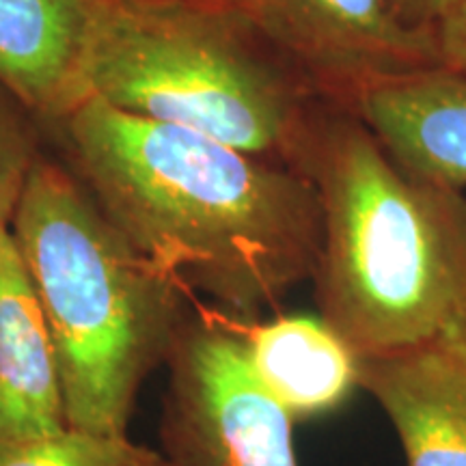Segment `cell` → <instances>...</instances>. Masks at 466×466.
I'll return each instance as SVG.
<instances>
[{
    "label": "cell",
    "instance_id": "obj_1",
    "mask_svg": "<svg viewBox=\"0 0 466 466\" xmlns=\"http://www.w3.org/2000/svg\"><path fill=\"white\" fill-rule=\"evenodd\" d=\"M46 127L110 223L214 311L255 322L311 281L322 217L296 168L96 97Z\"/></svg>",
    "mask_w": 466,
    "mask_h": 466
},
{
    "label": "cell",
    "instance_id": "obj_2",
    "mask_svg": "<svg viewBox=\"0 0 466 466\" xmlns=\"http://www.w3.org/2000/svg\"><path fill=\"white\" fill-rule=\"evenodd\" d=\"M318 192V316L357 357L466 324V190L404 171L352 110L319 104L296 160Z\"/></svg>",
    "mask_w": 466,
    "mask_h": 466
},
{
    "label": "cell",
    "instance_id": "obj_3",
    "mask_svg": "<svg viewBox=\"0 0 466 466\" xmlns=\"http://www.w3.org/2000/svg\"><path fill=\"white\" fill-rule=\"evenodd\" d=\"M9 229L55 343L67 425L126 434L141 387L188 318L190 294L132 247L66 162L44 154Z\"/></svg>",
    "mask_w": 466,
    "mask_h": 466
},
{
    "label": "cell",
    "instance_id": "obj_4",
    "mask_svg": "<svg viewBox=\"0 0 466 466\" xmlns=\"http://www.w3.org/2000/svg\"><path fill=\"white\" fill-rule=\"evenodd\" d=\"M83 76L121 113L291 168L322 104L240 5L86 0Z\"/></svg>",
    "mask_w": 466,
    "mask_h": 466
},
{
    "label": "cell",
    "instance_id": "obj_5",
    "mask_svg": "<svg viewBox=\"0 0 466 466\" xmlns=\"http://www.w3.org/2000/svg\"><path fill=\"white\" fill-rule=\"evenodd\" d=\"M165 466H300L294 419L253 376L236 319L190 311L167 357Z\"/></svg>",
    "mask_w": 466,
    "mask_h": 466
},
{
    "label": "cell",
    "instance_id": "obj_6",
    "mask_svg": "<svg viewBox=\"0 0 466 466\" xmlns=\"http://www.w3.org/2000/svg\"><path fill=\"white\" fill-rule=\"evenodd\" d=\"M247 9L333 106L352 110L376 85L441 67L432 28L404 25L389 0H248Z\"/></svg>",
    "mask_w": 466,
    "mask_h": 466
},
{
    "label": "cell",
    "instance_id": "obj_7",
    "mask_svg": "<svg viewBox=\"0 0 466 466\" xmlns=\"http://www.w3.org/2000/svg\"><path fill=\"white\" fill-rule=\"evenodd\" d=\"M359 389L391 421L406 466H466V324L359 359Z\"/></svg>",
    "mask_w": 466,
    "mask_h": 466
},
{
    "label": "cell",
    "instance_id": "obj_8",
    "mask_svg": "<svg viewBox=\"0 0 466 466\" xmlns=\"http://www.w3.org/2000/svg\"><path fill=\"white\" fill-rule=\"evenodd\" d=\"M352 113L410 175L466 190V78L423 69L376 85Z\"/></svg>",
    "mask_w": 466,
    "mask_h": 466
},
{
    "label": "cell",
    "instance_id": "obj_9",
    "mask_svg": "<svg viewBox=\"0 0 466 466\" xmlns=\"http://www.w3.org/2000/svg\"><path fill=\"white\" fill-rule=\"evenodd\" d=\"M67 428L61 371L42 300L9 227H0V439Z\"/></svg>",
    "mask_w": 466,
    "mask_h": 466
},
{
    "label": "cell",
    "instance_id": "obj_10",
    "mask_svg": "<svg viewBox=\"0 0 466 466\" xmlns=\"http://www.w3.org/2000/svg\"><path fill=\"white\" fill-rule=\"evenodd\" d=\"M86 0H0V89L42 126L83 104Z\"/></svg>",
    "mask_w": 466,
    "mask_h": 466
},
{
    "label": "cell",
    "instance_id": "obj_11",
    "mask_svg": "<svg viewBox=\"0 0 466 466\" xmlns=\"http://www.w3.org/2000/svg\"><path fill=\"white\" fill-rule=\"evenodd\" d=\"M261 389L296 421L335 412L359 389V357L319 316L236 322Z\"/></svg>",
    "mask_w": 466,
    "mask_h": 466
},
{
    "label": "cell",
    "instance_id": "obj_12",
    "mask_svg": "<svg viewBox=\"0 0 466 466\" xmlns=\"http://www.w3.org/2000/svg\"><path fill=\"white\" fill-rule=\"evenodd\" d=\"M0 466H165L158 450L127 434L63 428L33 439H0Z\"/></svg>",
    "mask_w": 466,
    "mask_h": 466
},
{
    "label": "cell",
    "instance_id": "obj_13",
    "mask_svg": "<svg viewBox=\"0 0 466 466\" xmlns=\"http://www.w3.org/2000/svg\"><path fill=\"white\" fill-rule=\"evenodd\" d=\"M39 126L33 113L0 89V227H9L28 175L42 156Z\"/></svg>",
    "mask_w": 466,
    "mask_h": 466
},
{
    "label": "cell",
    "instance_id": "obj_14",
    "mask_svg": "<svg viewBox=\"0 0 466 466\" xmlns=\"http://www.w3.org/2000/svg\"><path fill=\"white\" fill-rule=\"evenodd\" d=\"M441 69L466 78V0L447 11L432 26Z\"/></svg>",
    "mask_w": 466,
    "mask_h": 466
},
{
    "label": "cell",
    "instance_id": "obj_15",
    "mask_svg": "<svg viewBox=\"0 0 466 466\" xmlns=\"http://www.w3.org/2000/svg\"><path fill=\"white\" fill-rule=\"evenodd\" d=\"M395 15L408 26L432 28L447 11L462 0H389Z\"/></svg>",
    "mask_w": 466,
    "mask_h": 466
},
{
    "label": "cell",
    "instance_id": "obj_16",
    "mask_svg": "<svg viewBox=\"0 0 466 466\" xmlns=\"http://www.w3.org/2000/svg\"><path fill=\"white\" fill-rule=\"evenodd\" d=\"M173 3H220V5H240V7H247L248 0H173Z\"/></svg>",
    "mask_w": 466,
    "mask_h": 466
}]
</instances>
